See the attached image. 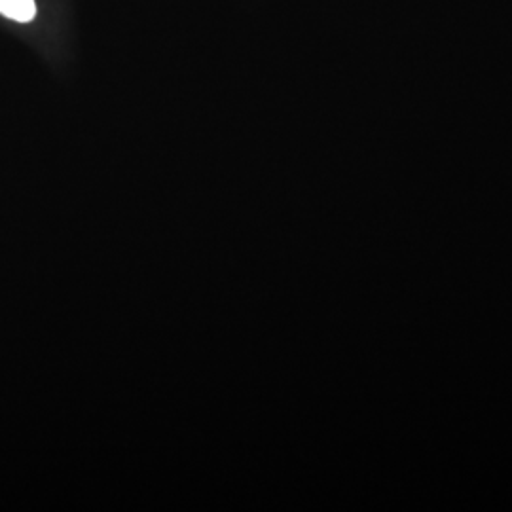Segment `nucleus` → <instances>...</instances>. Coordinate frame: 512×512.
Listing matches in <instances>:
<instances>
[{
    "mask_svg": "<svg viewBox=\"0 0 512 512\" xmlns=\"http://www.w3.org/2000/svg\"><path fill=\"white\" fill-rule=\"evenodd\" d=\"M0 14L19 23H27L37 16L35 0H0Z\"/></svg>",
    "mask_w": 512,
    "mask_h": 512,
    "instance_id": "1",
    "label": "nucleus"
}]
</instances>
